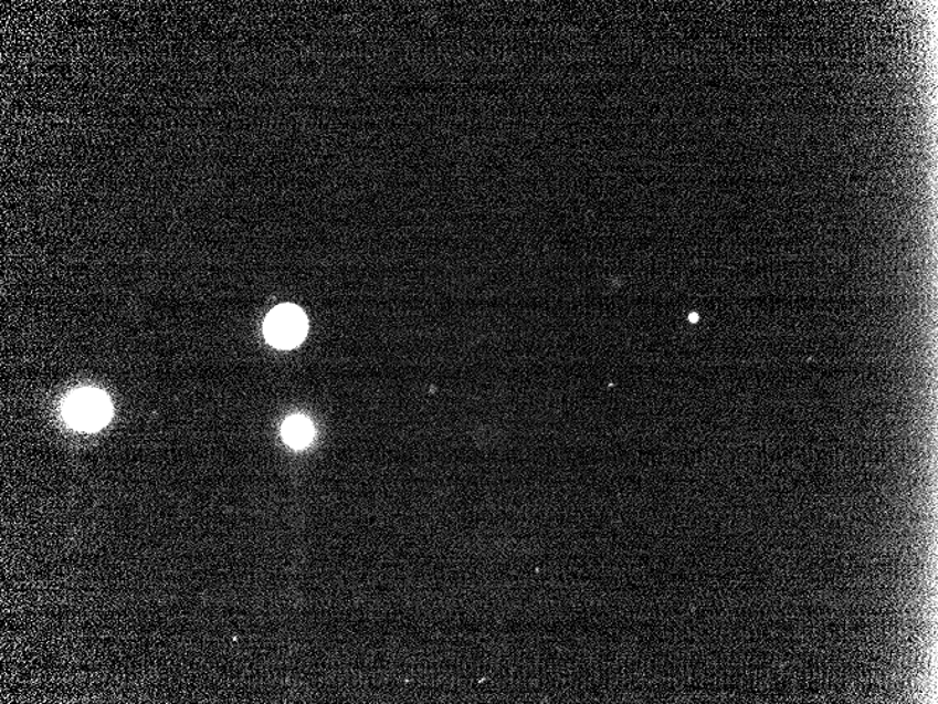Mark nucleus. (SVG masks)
<instances>
[{
	"label": "nucleus",
	"mask_w": 938,
	"mask_h": 704,
	"mask_svg": "<svg viewBox=\"0 0 938 704\" xmlns=\"http://www.w3.org/2000/svg\"><path fill=\"white\" fill-rule=\"evenodd\" d=\"M64 416L71 427L81 431H96L110 419L112 403L102 391H76L66 400Z\"/></svg>",
	"instance_id": "1"
},
{
	"label": "nucleus",
	"mask_w": 938,
	"mask_h": 704,
	"mask_svg": "<svg viewBox=\"0 0 938 704\" xmlns=\"http://www.w3.org/2000/svg\"><path fill=\"white\" fill-rule=\"evenodd\" d=\"M308 321L295 305L284 304L274 308L264 323V335L268 344L278 349H293L304 340Z\"/></svg>",
	"instance_id": "2"
},
{
	"label": "nucleus",
	"mask_w": 938,
	"mask_h": 704,
	"mask_svg": "<svg viewBox=\"0 0 938 704\" xmlns=\"http://www.w3.org/2000/svg\"><path fill=\"white\" fill-rule=\"evenodd\" d=\"M283 438L288 446L294 449H303L308 446L310 440L314 439L313 423L304 417H293L287 419L283 427Z\"/></svg>",
	"instance_id": "3"
}]
</instances>
